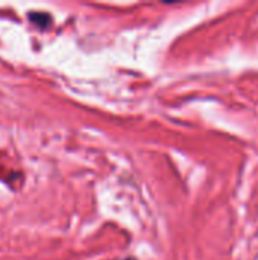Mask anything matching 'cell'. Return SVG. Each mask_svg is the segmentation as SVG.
Masks as SVG:
<instances>
[{"instance_id": "6da1fadb", "label": "cell", "mask_w": 258, "mask_h": 260, "mask_svg": "<svg viewBox=\"0 0 258 260\" xmlns=\"http://www.w3.org/2000/svg\"><path fill=\"white\" fill-rule=\"evenodd\" d=\"M30 18L38 24V26H41V20H44V21H50V17L49 15H46V14H38V15H30ZM43 27V26H41Z\"/></svg>"}, {"instance_id": "7a4b0ae2", "label": "cell", "mask_w": 258, "mask_h": 260, "mask_svg": "<svg viewBox=\"0 0 258 260\" xmlns=\"http://www.w3.org/2000/svg\"><path fill=\"white\" fill-rule=\"evenodd\" d=\"M122 260H134V259H131V257H129V259H122Z\"/></svg>"}]
</instances>
